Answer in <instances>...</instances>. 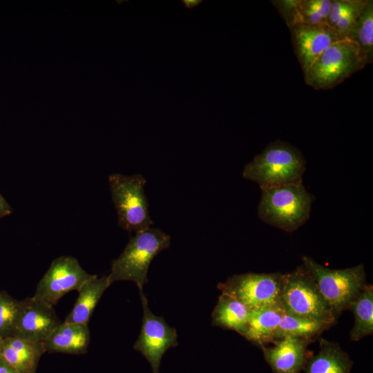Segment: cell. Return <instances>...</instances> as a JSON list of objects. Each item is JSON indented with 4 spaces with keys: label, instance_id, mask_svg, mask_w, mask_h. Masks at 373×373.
Wrapping results in <instances>:
<instances>
[{
    "label": "cell",
    "instance_id": "obj_23",
    "mask_svg": "<svg viewBox=\"0 0 373 373\" xmlns=\"http://www.w3.org/2000/svg\"><path fill=\"white\" fill-rule=\"evenodd\" d=\"M367 0H332L327 23L347 39V36Z\"/></svg>",
    "mask_w": 373,
    "mask_h": 373
},
{
    "label": "cell",
    "instance_id": "obj_6",
    "mask_svg": "<svg viewBox=\"0 0 373 373\" xmlns=\"http://www.w3.org/2000/svg\"><path fill=\"white\" fill-rule=\"evenodd\" d=\"M365 62L358 46L345 39L326 48L304 73L306 84L316 90L335 87L362 69Z\"/></svg>",
    "mask_w": 373,
    "mask_h": 373
},
{
    "label": "cell",
    "instance_id": "obj_19",
    "mask_svg": "<svg viewBox=\"0 0 373 373\" xmlns=\"http://www.w3.org/2000/svg\"><path fill=\"white\" fill-rule=\"evenodd\" d=\"M249 311L238 300L221 294L211 314V324L215 327L233 330L244 336Z\"/></svg>",
    "mask_w": 373,
    "mask_h": 373
},
{
    "label": "cell",
    "instance_id": "obj_22",
    "mask_svg": "<svg viewBox=\"0 0 373 373\" xmlns=\"http://www.w3.org/2000/svg\"><path fill=\"white\" fill-rule=\"evenodd\" d=\"M347 39L358 47L365 64L373 60V1L367 0L360 15L350 30Z\"/></svg>",
    "mask_w": 373,
    "mask_h": 373
},
{
    "label": "cell",
    "instance_id": "obj_11",
    "mask_svg": "<svg viewBox=\"0 0 373 373\" xmlns=\"http://www.w3.org/2000/svg\"><path fill=\"white\" fill-rule=\"evenodd\" d=\"M61 323L53 306L32 296L27 297L20 300V310L12 336L44 342Z\"/></svg>",
    "mask_w": 373,
    "mask_h": 373
},
{
    "label": "cell",
    "instance_id": "obj_21",
    "mask_svg": "<svg viewBox=\"0 0 373 373\" xmlns=\"http://www.w3.org/2000/svg\"><path fill=\"white\" fill-rule=\"evenodd\" d=\"M331 325L284 312L274 334V340L286 336L311 341Z\"/></svg>",
    "mask_w": 373,
    "mask_h": 373
},
{
    "label": "cell",
    "instance_id": "obj_10",
    "mask_svg": "<svg viewBox=\"0 0 373 373\" xmlns=\"http://www.w3.org/2000/svg\"><path fill=\"white\" fill-rule=\"evenodd\" d=\"M139 291L143 317L140 334L133 347L149 361L153 373H159L164 353L169 348L178 345V334L176 330L170 327L163 317L151 312L143 289H139Z\"/></svg>",
    "mask_w": 373,
    "mask_h": 373
},
{
    "label": "cell",
    "instance_id": "obj_24",
    "mask_svg": "<svg viewBox=\"0 0 373 373\" xmlns=\"http://www.w3.org/2000/svg\"><path fill=\"white\" fill-rule=\"evenodd\" d=\"M332 0H299L291 28L298 25L328 24Z\"/></svg>",
    "mask_w": 373,
    "mask_h": 373
},
{
    "label": "cell",
    "instance_id": "obj_18",
    "mask_svg": "<svg viewBox=\"0 0 373 373\" xmlns=\"http://www.w3.org/2000/svg\"><path fill=\"white\" fill-rule=\"evenodd\" d=\"M109 286L107 275H95L84 283L77 291L78 297L64 322L88 325L99 300Z\"/></svg>",
    "mask_w": 373,
    "mask_h": 373
},
{
    "label": "cell",
    "instance_id": "obj_16",
    "mask_svg": "<svg viewBox=\"0 0 373 373\" xmlns=\"http://www.w3.org/2000/svg\"><path fill=\"white\" fill-rule=\"evenodd\" d=\"M285 312L282 305L249 311L245 337L260 347L274 340V334Z\"/></svg>",
    "mask_w": 373,
    "mask_h": 373
},
{
    "label": "cell",
    "instance_id": "obj_3",
    "mask_svg": "<svg viewBox=\"0 0 373 373\" xmlns=\"http://www.w3.org/2000/svg\"><path fill=\"white\" fill-rule=\"evenodd\" d=\"M171 245V237L158 228L149 227L135 233L124 251L111 262L108 276L111 285L133 281L139 289L148 283V271L153 258Z\"/></svg>",
    "mask_w": 373,
    "mask_h": 373
},
{
    "label": "cell",
    "instance_id": "obj_8",
    "mask_svg": "<svg viewBox=\"0 0 373 373\" xmlns=\"http://www.w3.org/2000/svg\"><path fill=\"white\" fill-rule=\"evenodd\" d=\"M283 274L248 272L235 274L218 285L222 294L244 304L249 310L281 305Z\"/></svg>",
    "mask_w": 373,
    "mask_h": 373
},
{
    "label": "cell",
    "instance_id": "obj_17",
    "mask_svg": "<svg viewBox=\"0 0 373 373\" xmlns=\"http://www.w3.org/2000/svg\"><path fill=\"white\" fill-rule=\"evenodd\" d=\"M353 361L338 343L324 338L316 355L307 360L305 373H350Z\"/></svg>",
    "mask_w": 373,
    "mask_h": 373
},
{
    "label": "cell",
    "instance_id": "obj_26",
    "mask_svg": "<svg viewBox=\"0 0 373 373\" xmlns=\"http://www.w3.org/2000/svg\"><path fill=\"white\" fill-rule=\"evenodd\" d=\"M298 1L299 0L271 1L289 28L293 25Z\"/></svg>",
    "mask_w": 373,
    "mask_h": 373
},
{
    "label": "cell",
    "instance_id": "obj_29",
    "mask_svg": "<svg viewBox=\"0 0 373 373\" xmlns=\"http://www.w3.org/2000/svg\"><path fill=\"white\" fill-rule=\"evenodd\" d=\"M182 3L188 9H192L202 3V0H182Z\"/></svg>",
    "mask_w": 373,
    "mask_h": 373
},
{
    "label": "cell",
    "instance_id": "obj_25",
    "mask_svg": "<svg viewBox=\"0 0 373 373\" xmlns=\"http://www.w3.org/2000/svg\"><path fill=\"white\" fill-rule=\"evenodd\" d=\"M19 310L20 300L5 291H0V338L3 339L12 336Z\"/></svg>",
    "mask_w": 373,
    "mask_h": 373
},
{
    "label": "cell",
    "instance_id": "obj_30",
    "mask_svg": "<svg viewBox=\"0 0 373 373\" xmlns=\"http://www.w3.org/2000/svg\"><path fill=\"white\" fill-rule=\"evenodd\" d=\"M2 344H3V338H0V358L1 356Z\"/></svg>",
    "mask_w": 373,
    "mask_h": 373
},
{
    "label": "cell",
    "instance_id": "obj_4",
    "mask_svg": "<svg viewBox=\"0 0 373 373\" xmlns=\"http://www.w3.org/2000/svg\"><path fill=\"white\" fill-rule=\"evenodd\" d=\"M280 301L288 313L331 326L336 320L315 280L303 265L283 274Z\"/></svg>",
    "mask_w": 373,
    "mask_h": 373
},
{
    "label": "cell",
    "instance_id": "obj_1",
    "mask_svg": "<svg viewBox=\"0 0 373 373\" xmlns=\"http://www.w3.org/2000/svg\"><path fill=\"white\" fill-rule=\"evenodd\" d=\"M306 162L300 151L276 140L245 165L242 177L265 190L303 182Z\"/></svg>",
    "mask_w": 373,
    "mask_h": 373
},
{
    "label": "cell",
    "instance_id": "obj_9",
    "mask_svg": "<svg viewBox=\"0 0 373 373\" xmlns=\"http://www.w3.org/2000/svg\"><path fill=\"white\" fill-rule=\"evenodd\" d=\"M95 276L84 270L75 258L59 256L51 262L39 281L32 297L54 306L65 294L78 291Z\"/></svg>",
    "mask_w": 373,
    "mask_h": 373
},
{
    "label": "cell",
    "instance_id": "obj_13",
    "mask_svg": "<svg viewBox=\"0 0 373 373\" xmlns=\"http://www.w3.org/2000/svg\"><path fill=\"white\" fill-rule=\"evenodd\" d=\"M273 347L262 346L264 357L273 373H300L307 362L308 340L286 336Z\"/></svg>",
    "mask_w": 373,
    "mask_h": 373
},
{
    "label": "cell",
    "instance_id": "obj_14",
    "mask_svg": "<svg viewBox=\"0 0 373 373\" xmlns=\"http://www.w3.org/2000/svg\"><path fill=\"white\" fill-rule=\"evenodd\" d=\"M46 352L42 342L14 336L3 339L1 357L18 373H37L39 360Z\"/></svg>",
    "mask_w": 373,
    "mask_h": 373
},
{
    "label": "cell",
    "instance_id": "obj_27",
    "mask_svg": "<svg viewBox=\"0 0 373 373\" xmlns=\"http://www.w3.org/2000/svg\"><path fill=\"white\" fill-rule=\"evenodd\" d=\"M12 209L9 203L0 193V219L12 213Z\"/></svg>",
    "mask_w": 373,
    "mask_h": 373
},
{
    "label": "cell",
    "instance_id": "obj_5",
    "mask_svg": "<svg viewBox=\"0 0 373 373\" xmlns=\"http://www.w3.org/2000/svg\"><path fill=\"white\" fill-rule=\"evenodd\" d=\"M303 265L315 280L336 318L349 307L366 285L363 264L334 269L323 266L309 256L302 258Z\"/></svg>",
    "mask_w": 373,
    "mask_h": 373
},
{
    "label": "cell",
    "instance_id": "obj_2",
    "mask_svg": "<svg viewBox=\"0 0 373 373\" xmlns=\"http://www.w3.org/2000/svg\"><path fill=\"white\" fill-rule=\"evenodd\" d=\"M314 199L303 182L261 190L258 216L263 222L291 233L309 218Z\"/></svg>",
    "mask_w": 373,
    "mask_h": 373
},
{
    "label": "cell",
    "instance_id": "obj_7",
    "mask_svg": "<svg viewBox=\"0 0 373 373\" xmlns=\"http://www.w3.org/2000/svg\"><path fill=\"white\" fill-rule=\"evenodd\" d=\"M146 179L140 174L113 173L108 176L111 198L119 226L129 233H137L152 226L149 202L144 193Z\"/></svg>",
    "mask_w": 373,
    "mask_h": 373
},
{
    "label": "cell",
    "instance_id": "obj_12",
    "mask_svg": "<svg viewBox=\"0 0 373 373\" xmlns=\"http://www.w3.org/2000/svg\"><path fill=\"white\" fill-rule=\"evenodd\" d=\"M289 29L294 52L303 73L326 48L346 39L328 24L298 25Z\"/></svg>",
    "mask_w": 373,
    "mask_h": 373
},
{
    "label": "cell",
    "instance_id": "obj_20",
    "mask_svg": "<svg viewBox=\"0 0 373 373\" xmlns=\"http://www.w3.org/2000/svg\"><path fill=\"white\" fill-rule=\"evenodd\" d=\"M349 309L354 316L353 327L350 332L352 341H358L373 333V287L365 285L351 303Z\"/></svg>",
    "mask_w": 373,
    "mask_h": 373
},
{
    "label": "cell",
    "instance_id": "obj_15",
    "mask_svg": "<svg viewBox=\"0 0 373 373\" xmlns=\"http://www.w3.org/2000/svg\"><path fill=\"white\" fill-rule=\"evenodd\" d=\"M90 341L88 325L61 323L42 342L46 352L67 354H83Z\"/></svg>",
    "mask_w": 373,
    "mask_h": 373
},
{
    "label": "cell",
    "instance_id": "obj_28",
    "mask_svg": "<svg viewBox=\"0 0 373 373\" xmlns=\"http://www.w3.org/2000/svg\"><path fill=\"white\" fill-rule=\"evenodd\" d=\"M0 373H18V372L1 356Z\"/></svg>",
    "mask_w": 373,
    "mask_h": 373
}]
</instances>
